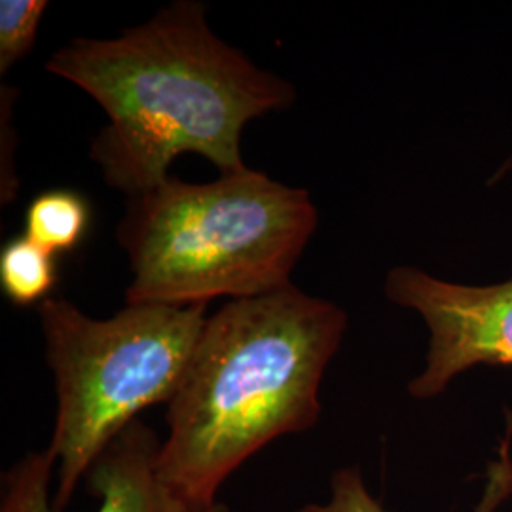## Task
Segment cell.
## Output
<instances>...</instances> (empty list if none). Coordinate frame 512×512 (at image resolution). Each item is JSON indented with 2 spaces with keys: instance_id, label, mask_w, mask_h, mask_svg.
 Here are the masks:
<instances>
[{
  "instance_id": "cell-4",
  "label": "cell",
  "mask_w": 512,
  "mask_h": 512,
  "mask_svg": "<svg viewBox=\"0 0 512 512\" xmlns=\"http://www.w3.org/2000/svg\"><path fill=\"white\" fill-rule=\"evenodd\" d=\"M207 306H126L92 319L65 298L38 306L57 397L54 507L67 511L95 459L129 423L154 404H167L202 334Z\"/></svg>"
},
{
  "instance_id": "cell-5",
  "label": "cell",
  "mask_w": 512,
  "mask_h": 512,
  "mask_svg": "<svg viewBox=\"0 0 512 512\" xmlns=\"http://www.w3.org/2000/svg\"><path fill=\"white\" fill-rule=\"evenodd\" d=\"M384 291L391 302L418 311L431 332L427 366L408 384L414 399L437 397L473 366H512V275L478 287L397 266Z\"/></svg>"
},
{
  "instance_id": "cell-2",
  "label": "cell",
  "mask_w": 512,
  "mask_h": 512,
  "mask_svg": "<svg viewBox=\"0 0 512 512\" xmlns=\"http://www.w3.org/2000/svg\"><path fill=\"white\" fill-rule=\"evenodd\" d=\"M348 327L346 311L289 285L207 315L167 403L158 469L184 499L211 505L264 446L313 429L319 387Z\"/></svg>"
},
{
  "instance_id": "cell-7",
  "label": "cell",
  "mask_w": 512,
  "mask_h": 512,
  "mask_svg": "<svg viewBox=\"0 0 512 512\" xmlns=\"http://www.w3.org/2000/svg\"><path fill=\"white\" fill-rule=\"evenodd\" d=\"M507 414V431L499 442V454L488 467L486 486L475 512H497L512 497V410ZM294 512H387L382 503L368 492L365 478L357 465L342 467L330 478L327 503H308Z\"/></svg>"
},
{
  "instance_id": "cell-9",
  "label": "cell",
  "mask_w": 512,
  "mask_h": 512,
  "mask_svg": "<svg viewBox=\"0 0 512 512\" xmlns=\"http://www.w3.org/2000/svg\"><path fill=\"white\" fill-rule=\"evenodd\" d=\"M57 285V262L54 253L46 251L25 236L12 239L0 253V287L16 306L42 304L52 298Z\"/></svg>"
},
{
  "instance_id": "cell-3",
  "label": "cell",
  "mask_w": 512,
  "mask_h": 512,
  "mask_svg": "<svg viewBox=\"0 0 512 512\" xmlns=\"http://www.w3.org/2000/svg\"><path fill=\"white\" fill-rule=\"evenodd\" d=\"M317 222L306 188L249 167L213 183L169 177L131 196L116 230L131 270L128 306H207L285 289Z\"/></svg>"
},
{
  "instance_id": "cell-1",
  "label": "cell",
  "mask_w": 512,
  "mask_h": 512,
  "mask_svg": "<svg viewBox=\"0 0 512 512\" xmlns=\"http://www.w3.org/2000/svg\"><path fill=\"white\" fill-rule=\"evenodd\" d=\"M46 71L90 93L109 116L93 139L105 181L131 196L169 179L186 152L243 171L241 133L258 116L296 101L289 80L262 71L213 33L207 6L177 0L116 38H74Z\"/></svg>"
},
{
  "instance_id": "cell-10",
  "label": "cell",
  "mask_w": 512,
  "mask_h": 512,
  "mask_svg": "<svg viewBox=\"0 0 512 512\" xmlns=\"http://www.w3.org/2000/svg\"><path fill=\"white\" fill-rule=\"evenodd\" d=\"M46 8L44 0L0 2V74L8 73L33 50Z\"/></svg>"
},
{
  "instance_id": "cell-8",
  "label": "cell",
  "mask_w": 512,
  "mask_h": 512,
  "mask_svg": "<svg viewBox=\"0 0 512 512\" xmlns=\"http://www.w3.org/2000/svg\"><path fill=\"white\" fill-rule=\"evenodd\" d=\"M92 219L90 203L74 190L38 194L25 211V238L50 253L73 251L86 236Z\"/></svg>"
},
{
  "instance_id": "cell-6",
  "label": "cell",
  "mask_w": 512,
  "mask_h": 512,
  "mask_svg": "<svg viewBox=\"0 0 512 512\" xmlns=\"http://www.w3.org/2000/svg\"><path fill=\"white\" fill-rule=\"evenodd\" d=\"M162 440L135 420L95 459L86 476L95 512H230L222 503H194L177 494L158 469ZM55 461L48 450L31 452L2 478L0 512H59L54 507Z\"/></svg>"
}]
</instances>
